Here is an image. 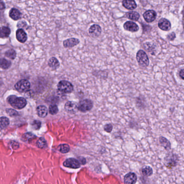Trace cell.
Here are the masks:
<instances>
[{"instance_id":"obj_26","label":"cell","mask_w":184,"mask_h":184,"mask_svg":"<svg viewBox=\"0 0 184 184\" xmlns=\"http://www.w3.org/2000/svg\"><path fill=\"white\" fill-rule=\"evenodd\" d=\"M59 150L62 153H66L69 152L70 150V147L66 144H61L59 147Z\"/></svg>"},{"instance_id":"obj_33","label":"cell","mask_w":184,"mask_h":184,"mask_svg":"<svg viewBox=\"0 0 184 184\" xmlns=\"http://www.w3.org/2000/svg\"><path fill=\"white\" fill-rule=\"evenodd\" d=\"M179 76L182 80H184V69H182L179 72Z\"/></svg>"},{"instance_id":"obj_8","label":"cell","mask_w":184,"mask_h":184,"mask_svg":"<svg viewBox=\"0 0 184 184\" xmlns=\"http://www.w3.org/2000/svg\"><path fill=\"white\" fill-rule=\"evenodd\" d=\"M143 17L147 22H152L156 20L157 17V14L154 10H148L144 13Z\"/></svg>"},{"instance_id":"obj_19","label":"cell","mask_w":184,"mask_h":184,"mask_svg":"<svg viewBox=\"0 0 184 184\" xmlns=\"http://www.w3.org/2000/svg\"><path fill=\"white\" fill-rule=\"evenodd\" d=\"M48 65H49L50 67H51L52 69H57L59 66V60L55 57L51 58L49 59V62H48Z\"/></svg>"},{"instance_id":"obj_15","label":"cell","mask_w":184,"mask_h":184,"mask_svg":"<svg viewBox=\"0 0 184 184\" xmlns=\"http://www.w3.org/2000/svg\"><path fill=\"white\" fill-rule=\"evenodd\" d=\"M123 5L128 10H134L137 7V4L135 0H123Z\"/></svg>"},{"instance_id":"obj_11","label":"cell","mask_w":184,"mask_h":184,"mask_svg":"<svg viewBox=\"0 0 184 184\" xmlns=\"http://www.w3.org/2000/svg\"><path fill=\"white\" fill-rule=\"evenodd\" d=\"M124 179L125 184H135L137 180V177L135 173L130 172L125 175Z\"/></svg>"},{"instance_id":"obj_20","label":"cell","mask_w":184,"mask_h":184,"mask_svg":"<svg viewBox=\"0 0 184 184\" xmlns=\"http://www.w3.org/2000/svg\"><path fill=\"white\" fill-rule=\"evenodd\" d=\"M160 143L164 147L166 150H169L171 149V143L169 140L164 137H160L159 138Z\"/></svg>"},{"instance_id":"obj_3","label":"cell","mask_w":184,"mask_h":184,"mask_svg":"<svg viewBox=\"0 0 184 184\" xmlns=\"http://www.w3.org/2000/svg\"><path fill=\"white\" fill-rule=\"evenodd\" d=\"M57 88L61 92L65 94L70 93L74 90V87L72 85L70 82L66 80L59 81L57 85Z\"/></svg>"},{"instance_id":"obj_28","label":"cell","mask_w":184,"mask_h":184,"mask_svg":"<svg viewBox=\"0 0 184 184\" xmlns=\"http://www.w3.org/2000/svg\"><path fill=\"white\" fill-rule=\"evenodd\" d=\"M49 113L52 115H55L59 112V108L56 105H50L49 108Z\"/></svg>"},{"instance_id":"obj_12","label":"cell","mask_w":184,"mask_h":184,"mask_svg":"<svg viewBox=\"0 0 184 184\" xmlns=\"http://www.w3.org/2000/svg\"><path fill=\"white\" fill-rule=\"evenodd\" d=\"M124 28L126 30L131 32H136L139 30V27L135 23L132 21H128L124 24Z\"/></svg>"},{"instance_id":"obj_22","label":"cell","mask_w":184,"mask_h":184,"mask_svg":"<svg viewBox=\"0 0 184 184\" xmlns=\"http://www.w3.org/2000/svg\"><path fill=\"white\" fill-rule=\"evenodd\" d=\"M11 65H12L11 62L7 59L5 58H2L1 59V67L2 69H9L11 66Z\"/></svg>"},{"instance_id":"obj_18","label":"cell","mask_w":184,"mask_h":184,"mask_svg":"<svg viewBox=\"0 0 184 184\" xmlns=\"http://www.w3.org/2000/svg\"><path fill=\"white\" fill-rule=\"evenodd\" d=\"M10 34H11V30L9 27L3 26L1 28V32H0L1 38H7L9 36Z\"/></svg>"},{"instance_id":"obj_1","label":"cell","mask_w":184,"mask_h":184,"mask_svg":"<svg viewBox=\"0 0 184 184\" xmlns=\"http://www.w3.org/2000/svg\"><path fill=\"white\" fill-rule=\"evenodd\" d=\"M8 103L15 109H21L27 105V101L23 98L17 97L15 95H10L7 98Z\"/></svg>"},{"instance_id":"obj_29","label":"cell","mask_w":184,"mask_h":184,"mask_svg":"<svg viewBox=\"0 0 184 184\" xmlns=\"http://www.w3.org/2000/svg\"><path fill=\"white\" fill-rule=\"evenodd\" d=\"M32 125V128H34L35 130H38L39 128H41V122L39 121L35 120L33 121Z\"/></svg>"},{"instance_id":"obj_25","label":"cell","mask_w":184,"mask_h":184,"mask_svg":"<svg viewBox=\"0 0 184 184\" xmlns=\"http://www.w3.org/2000/svg\"><path fill=\"white\" fill-rule=\"evenodd\" d=\"M5 56L10 59H14L16 56V53L14 50H9L5 52Z\"/></svg>"},{"instance_id":"obj_14","label":"cell","mask_w":184,"mask_h":184,"mask_svg":"<svg viewBox=\"0 0 184 184\" xmlns=\"http://www.w3.org/2000/svg\"><path fill=\"white\" fill-rule=\"evenodd\" d=\"M79 39L75 38H71L64 40L63 42V46L66 48H70L75 47L77 45L79 44Z\"/></svg>"},{"instance_id":"obj_23","label":"cell","mask_w":184,"mask_h":184,"mask_svg":"<svg viewBox=\"0 0 184 184\" xmlns=\"http://www.w3.org/2000/svg\"><path fill=\"white\" fill-rule=\"evenodd\" d=\"M36 145L37 147H39L40 149H44L47 147V141L44 138H39V140H38L37 141Z\"/></svg>"},{"instance_id":"obj_30","label":"cell","mask_w":184,"mask_h":184,"mask_svg":"<svg viewBox=\"0 0 184 184\" xmlns=\"http://www.w3.org/2000/svg\"><path fill=\"white\" fill-rule=\"evenodd\" d=\"M6 112L7 113L8 115H9L10 116H12V117H15V116L18 115V113H17L15 110L12 109H7L6 110Z\"/></svg>"},{"instance_id":"obj_27","label":"cell","mask_w":184,"mask_h":184,"mask_svg":"<svg viewBox=\"0 0 184 184\" xmlns=\"http://www.w3.org/2000/svg\"><path fill=\"white\" fill-rule=\"evenodd\" d=\"M9 124V121L8 118L5 117H2L1 118V129L7 127Z\"/></svg>"},{"instance_id":"obj_16","label":"cell","mask_w":184,"mask_h":184,"mask_svg":"<svg viewBox=\"0 0 184 184\" xmlns=\"http://www.w3.org/2000/svg\"><path fill=\"white\" fill-rule=\"evenodd\" d=\"M65 109L69 113H75L78 110V106L75 102L69 101L65 105Z\"/></svg>"},{"instance_id":"obj_6","label":"cell","mask_w":184,"mask_h":184,"mask_svg":"<svg viewBox=\"0 0 184 184\" xmlns=\"http://www.w3.org/2000/svg\"><path fill=\"white\" fill-rule=\"evenodd\" d=\"M65 167H69L71 169H79L81 166V163L78 160L75 158H68L63 163Z\"/></svg>"},{"instance_id":"obj_31","label":"cell","mask_w":184,"mask_h":184,"mask_svg":"<svg viewBox=\"0 0 184 184\" xmlns=\"http://www.w3.org/2000/svg\"><path fill=\"white\" fill-rule=\"evenodd\" d=\"M112 129H113V127L111 124H107L104 126V130L108 133L111 132V131L112 130Z\"/></svg>"},{"instance_id":"obj_35","label":"cell","mask_w":184,"mask_h":184,"mask_svg":"<svg viewBox=\"0 0 184 184\" xmlns=\"http://www.w3.org/2000/svg\"><path fill=\"white\" fill-rule=\"evenodd\" d=\"M57 1H59V0H57Z\"/></svg>"},{"instance_id":"obj_9","label":"cell","mask_w":184,"mask_h":184,"mask_svg":"<svg viewBox=\"0 0 184 184\" xmlns=\"http://www.w3.org/2000/svg\"><path fill=\"white\" fill-rule=\"evenodd\" d=\"M16 36L17 40L22 43H24L27 40V34L24 31V30L22 29H18L17 30L16 32Z\"/></svg>"},{"instance_id":"obj_4","label":"cell","mask_w":184,"mask_h":184,"mask_svg":"<svg viewBox=\"0 0 184 184\" xmlns=\"http://www.w3.org/2000/svg\"><path fill=\"white\" fill-rule=\"evenodd\" d=\"M15 89L19 92L25 93L29 90L30 88V84L27 80L23 79L18 81L17 83L15 84Z\"/></svg>"},{"instance_id":"obj_17","label":"cell","mask_w":184,"mask_h":184,"mask_svg":"<svg viewBox=\"0 0 184 184\" xmlns=\"http://www.w3.org/2000/svg\"><path fill=\"white\" fill-rule=\"evenodd\" d=\"M37 112L40 118H45L48 115V109L45 106H38L37 108Z\"/></svg>"},{"instance_id":"obj_24","label":"cell","mask_w":184,"mask_h":184,"mask_svg":"<svg viewBox=\"0 0 184 184\" xmlns=\"http://www.w3.org/2000/svg\"><path fill=\"white\" fill-rule=\"evenodd\" d=\"M142 173L144 176L149 177L153 174V170L150 166H146L142 169Z\"/></svg>"},{"instance_id":"obj_10","label":"cell","mask_w":184,"mask_h":184,"mask_svg":"<svg viewBox=\"0 0 184 184\" xmlns=\"http://www.w3.org/2000/svg\"><path fill=\"white\" fill-rule=\"evenodd\" d=\"M158 27L163 31H169L171 27V23L166 18H162L158 22Z\"/></svg>"},{"instance_id":"obj_7","label":"cell","mask_w":184,"mask_h":184,"mask_svg":"<svg viewBox=\"0 0 184 184\" xmlns=\"http://www.w3.org/2000/svg\"><path fill=\"white\" fill-rule=\"evenodd\" d=\"M102 32L101 27L97 24H93L91 25L89 30V33L92 37H97L101 34Z\"/></svg>"},{"instance_id":"obj_5","label":"cell","mask_w":184,"mask_h":184,"mask_svg":"<svg viewBox=\"0 0 184 184\" xmlns=\"http://www.w3.org/2000/svg\"><path fill=\"white\" fill-rule=\"evenodd\" d=\"M93 107V103L90 100L85 99L81 101L78 105V109L82 112H86L91 110Z\"/></svg>"},{"instance_id":"obj_34","label":"cell","mask_w":184,"mask_h":184,"mask_svg":"<svg viewBox=\"0 0 184 184\" xmlns=\"http://www.w3.org/2000/svg\"><path fill=\"white\" fill-rule=\"evenodd\" d=\"M5 4L4 3V2H3L2 1H1V5H0L1 10H3V9H5Z\"/></svg>"},{"instance_id":"obj_21","label":"cell","mask_w":184,"mask_h":184,"mask_svg":"<svg viewBox=\"0 0 184 184\" xmlns=\"http://www.w3.org/2000/svg\"><path fill=\"white\" fill-rule=\"evenodd\" d=\"M126 16L129 19L136 21L139 20L140 15L136 11H130L128 12V14H126Z\"/></svg>"},{"instance_id":"obj_13","label":"cell","mask_w":184,"mask_h":184,"mask_svg":"<svg viewBox=\"0 0 184 184\" xmlns=\"http://www.w3.org/2000/svg\"><path fill=\"white\" fill-rule=\"evenodd\" d=\"M9 17L14 21H18L22 18V15L20 10L13 8L9 11Z\"/></svg>"},{"instance_id":"obj_32","label":"cell","mask_w":184,"mask_h":184,"mask_svg":"<svg viewBox=\"0 0 184 184\" xmlns=\"http://www.w3.org/2000/svg\"><path fill=\"white\" fill-rule=\"evenodd\" d=\"M175 38H176V34H174V32H172L171 34H170L167 36V38L169 39V40H173Z\"/></svg>"},{"instance_id":"obj_2","label":"cell","mask_w":184,"mask_h":184,"mask_svg":"<svg viewBox=\"0 0 184 184\" xmlns=\"http://www.w3.org/2000/svg\"><path fill=\"white\" fill-rule=\"evenodd\" d=\"M136 59L140 66L146 67L149 65L150 60L147 54L142 50H140L138 51L136 55Z\"/></svg>"}]
</instances>
